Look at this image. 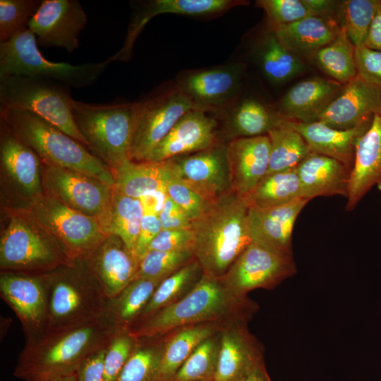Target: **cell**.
Instances as JSON below:
<instances>
[{
  "instance_id": "cell-1",
  "label": "cell",
  "mask_w": 381,
  "mask_h": 381,
  "mask_svg": "<svg viewBox=\"0 0 381 381\" xmlns=\"http://www.w3.org/2000/svg\"><path fill=\"white\" fill-rule=\"evenodd\" d=\"M258 304L233 291L222 277L203 274L182 298L158 310L128 329L137 339L161 337L185 326L206 322L224 325L248 322Z\"/></svg>"
},
{
  "instance_id": "cell-2",
  "label": "cell",
  "mask_w": 381,
  "mask_h": 381,
  "mask_svg": "<svg viewBox=\"0 0 381 381\" xmlns=\"http://www.w3.org/2000/svg\"><path fill=\"white\" fill-rule=\"evenodd\" d=\"M116 331L101 318L73 328L48 331L25 342L13 375L24 381H49L75 373L89 354L108 344Z\"/></svg>"
},
{
  "instance_id": "cell-3",
  "label": "cell",
  "mask_w": 381,
  "mask_h": 381,
  "mask_svg": "<svg viewBox=\"0 0 381 381\" xmlns=\"http://www.w3.org/2000/svg\"><path fill=\"white\" fill-rule=\"evenodd\" d=\"M248 205L231 190L214 200L192 222L194 256L204 274L222 277L252 243Z\"/></svg>"
},
{
  "instance_id": "cell-4",
  "label": "cell",
  "mask_w": 381,
  "mask_h": 381,
  "mask_svg": "<svg viewBox=\"0 0 381 381\" xmlns=\"http://www.w3.org/2000/svg\"><path fill=\"white\" fill-rule=\"evenodd\" d=\"M40 276L47 298V332L73 328L100 318L107 297L87 258L71 260Z\"/></svg>"
},
{
  "instance_id": "cell-5",
  "label": "cell",
  "mask_w": 381,
  "mask_h": 381,
  "mask_svg": "<svg viewBox=\"0 0 381 381\" xmlns=\"http://www.w3.org/2000/svg\"><path fill=\"white\" fill-rule=\"evenodd\" d=\"M0 116L44 163L90 175L113 187L112 171L83 145L54 125L24 110L0 108Z\"/></svg>"
},
{
  "instance_id": "cell-6",
  "label": "cell",
  "mask_w": 381,
  "mask_h": 381,
  "mask_svg": "<svg viewBox=\"0 0 381 381\" xmlns=\"http://www.w3.org/2000/svg\"><path fill=\"white\" fill-rule=\"evenodd\" d=\"M73 115L87 146L112 172L131 159L132 102L94 104L74 99Z\"/></svg>"
},
{
  "instance_id": "cell-7",
  "label": "cell",
  "mask_w": 381,
  "mask_h": 381,
  "mask_svg": "<svg viewBox=\"0 0 381 381\" xmlns=\"http://www.w3.org/2000/svg\"><path fill=\"white\" fill-rule=\"evenodd\" d=\"M69 87L44 78L0 77V108L30 111L83 145L87 143L75 123Z\"/></svg>"
},
{
  "instance_id": "cell-8",
  "label": "cell",
  "mask_w": 381,
  "mask_h": 381,
  "mask_svg": "<svg viewBox=\"0 0 381 381\" xmlns=\"http://www.w3.org/2000/svg\"><path fill=\"white\" fill-rule=\"evenodd\" d=\"M108 64L107 60L80 65L49 61L40 52L35 36L29 29L0 42V77L44 78L69 88H83L96 83Z\"/></svg>"
},
{
  "instance_id": "cell-9",
  "label": "cell",
  "mask_w": 381,
  "mask_h": 381,
  "mask_svg": "<svg viewBox=\"0 0 381 381\" xmlns=\"http://www.w3.org/2000/svg\"><path fill=\"white\" fill-rule=\"evenodd\" d=\"M30 220L50 236L71 260L87 258L108 237L97 219L47 193L35 197Z\"/></svg>"
},
{
  "instance_id": "cell-10",
  "label": "cell",
  "mask_w": 381,
  "mask_h": 381,
  "mask_svg": "<svg viewBox=\"0 0 381 381\" xmlns=\"http://www.w3.org/2000/svg\"><path fill=\"white\" fill-rule=\"evenodd\" d=\"M31 224L11 219L0 239L1 271L42 275L71 261L56 241Z\"/></svg>"
},
{
  "instance_id": "cell-11",
  "label": "cell",
  "mask_w": 381,
  "mask_h": 381,
  "mask_svg": "<svg viewBox=\"0 0 381 381\" xmlns=\"http://www.w3.org/2000/svg\"><path fill=\"white\" fill-rule=\"evenodd\" d=\"M132 104L133 133L131 160L135 162L146 161L178 120L187 111L197 108L176 84L173 87H158Z\"/></svg>"
},
{
  "instance_id": "cell-12",
  "label": "cell",
  "mask_w": 381,
  "mask_h": 381,
  "mask_svg": "<svg viewBox=\"0 0 381 381\" xmlns=\"http://www.w3.org/2000/svg\"><path fill=\"white\" fill-rule=\"evenodd\" d=\"M42 172L43 186L48 194L97 219L108 234L111 187L90 175L45 163Z\"/></svg>"
},
{
  "instance_id": "cell-13",
  "label": "cell",
  "mask_w": 381,
  "mask_h": 381,
  "mask_svg": "<svg viewBox=\"0 0 381 381\" xmlns=\"http://www.w3.org/2000/svg\"><path fill=\"white\" fill-rule=\"evenodd\" d=\"M296 272L294 257L252 242L222 278L236 294L247 296L256 289H272Z\"/></svg>"
},
{
  "instance_id": "cell-14",
  "label": "cell",
  "mask_w": 381,
  "mask_h": 381,
  "mask_svg": "<svg viewBox=\"0 0 381 381\" xmlns=\"http://www.w3.org/2000/svg\"><path fill=\"white\" fill-rule=\"evenodd\" d=\"M245 66L232 63L179 74L175 83L195 106L219 113L238 99Z\"/></svg>"
},
{
  "instance_id": "cell-15",
  "label": "cell",
  "mask_w": 381,
  "mask_h": 381,
  "mask_svg": "<svg viewBox=\"0 0 381 381\" xmlns=\"http://www.w3.org/2000/svg\"><path fill=\"white\" fill-rule=\"evenodd\" d=\"M0 295L20 320L25 342L47 332V298L40 275L1 271Z\"/></svg>"
},
{
  "instance_id": "cell-16",
  "label": "cell",
  "mask_w": 381,
  "mask_h": 381,
  "mask_svg": "<svg viewBox=\"0 0 381 381\" xmlns=\"http://www.w3.org/2000/svg\"><path fill=\"white\" fill-rule=\"evenodd\" d=\"M87 22V14L78 0H42L28 29L40 46L71 53L79 47V35Z\"/></svg>"
},
{
  "instance_id": "cell-17",
  "label": "cell",
  "mask_w": 381,
  "mask_h": 381,
  "mask_svg": "<svg viewBox=\"0 0 381 381\" xmlns=\"http://www.w3.org/2000/svg\"><path fill=\"white\" fill-rule=\"evenodd\" d=\"M172 170L203 195L214 200L231 190L227 143L166 160Z\"/></svg>"
},
{
  "instance_id": "cell-18",
  "label": "cell",
  "mask_w": 381,
  "mask_h": 381,
  "mask_svg": "<svg viewBox=\"0 0 381 381\" xmlns=\"http://www.w3.org/2000/svg\"><path fill=\"white\" fill-rule=\"evenodd\" d=\"M210 111L195 108L184 114L146 161L162 162L207 149L219 140V121Z\"/></svg>"
},
{
  "instance_id": "cell-19",
  "label": "cell",
  "mask_w": 381,
  "mask_h": 381,
  "mask_svg": "<svg viewBox=\"0 0 381 381\" xmlns=\"http://www.w3.org/2000/svg\"><path fill=\"white\" fill-rule=\"evenodd\" d=\"M248 4L243 0H152L143 1L135 9L130 22L122 47L109 58V61H128L133 56L136 38L146 23L153 17L163 13L188 16H213L231 8Z\"/></svg>"
},
{
  "instance_id": "cell-20",
  "label": "cell",
  "mask_w": 381,
  "mask_h": 381,
  "mask_svg": "<svg viewBox=\"0 0 381 381\" xmlns=\"http://www.w3.org/2000/svg\"><path fill=\"white\" fill-rule=\"evenodd\" d=\"M381 112V87L357 75L320 116L318 121L338 130H349L372 120Z\"/></svg>"
},
{
  "instance_id": "cell-21",
  "label": "cell",
  "mask_w": 381,
  "mask_h": 381,
  "mask_svg": "<svg viewBox=\"0 0 381 381\" xmlns=\"http://www.w3.org/2000/svg\"><path fill=\"white\" fill-rule=\"evenodd\" d=\"M309 201L300 198L276 207L248 206V225L252 242L277 253L294 257V226L298 214Z\"/></svg>"
},
{
  "instance_id": "cell-22",
  "label": "cell",
  "mask_w": 381,
  "mask_h": 381,
  "mask_svg": "<svg viewBox=\"0 0 381 381\" xmlns=\"http://www.w3.org/2000/svg\"><path fill=\"white\" fill-rule=\"evenodd\" d=\"M248 322H232L221 330L213 381H242L254 367L264 361L263 348L250 332Z\"/></svg>"
},
{
  "instance_id": "cell-23",
  "label": "cell",
  "mask_w": 381,
  "mask_h": 381,
  "mask_svg": "<svg viewBox=\"0 0 381 381\" xmlns=\"http://www.w3.org/2000/svg\"><path fill=\"white\" fill-rule=\"evenodd\" d=\"M270 157L267 135L239 138L227 143L231 189L247 196L266 176Z\"/></svg>"
},
{
  "instance_id": "cell-24",
  "label": "cell",
  "mask_w": 381,
  "mask_h": 381,
  "mask_svg": "<svg viewBox=\"0 0 381 381\" xmlns=\"http://www.w3.org/2000/svg\"><path fill=\"white\" fill-rule=\"evenodd\" d=\"M344 85L330 78L313 76L292 86L274 109L284 119L302 123L318 121L342 90Z\"/></svg>"
},
{
  "instance_id": "cell-25",
  "label": "cell",
  "mask_w": 381,
  "mask_h": 381,
  "mask_svg": "<svg viewBox=\"0 0 381 381\" xmlns=\"http://www.w3.org/2000/svg\"><path fill=\"white\" fill-rule=\"evenodd\" d=\"M87 260L107 298L136 278L139 260L116 235L108 236Z\"/></svg>"
},
{
  "instance_id": "cell-26",
  "label": "cell",
  "mask_w": 381,
  "mask_h": 381,
  "mask_svg": "<svg viewBox=\"0 0 381 381\" xmlns=\"http://www.w3.org/2000/svg\"><path fill=\"white\" fill-rule=\"evenodd\" d=\"M381 176V112L359 138L351 171L346 210L351 211Z\"/></svg>"
},
{
  "instance_id": "cell-27",
  "label": "cell",
  "mask_w": 381,
  "mask_h": 381,
  "mask_svg": "<svg viewBox=\"0 0 381 381\" xmlns=\"http://www.w3.org/2000/svg\"><path fill=\"white\" fill-rule=\"evenodd\" d=\"M219 113L222 118L219 138L226 143L239 138L267 135L286 120L274 108L254 98L238 99Z\"/></svg>"
},
{
  "instance_id": "cell-28",
  "label": "cell",
  "mask_w": 381,
  "mask_h": 381,
  "mask_svg": "<svg viewBox=\"0 0 381 381\" xmlns=\"http://www.w3.org/2000/svg\"><path fill=\"white\" fill-rule=\"evenodd\" d=\"M371 121L349 130H338L320 121L302 123L288 121V125L303 138L311 152L335 159L352 169L358 140L367 131Z\"/></svg>"
},
{
  "instance_id": "cell-29",
  "label": "cell",
  "mask_w": 381,
  "mask_h": 381,
  "mask_svg": "<svg viewBox=\"0 0 381 381\" xmlns=\"http://www.w3.org/2000/svg\"><path fill=\"white\" fill-rule=\"evenodd\" d=\"M303 197L348 196L351 169L332 157L311 152L296 168Z\"/></svg>"
},
{
  "instance_id": "cell-30",
  "label": "cell",
  "mask_w": 381,
  "mask_h": 381,
  "mask_svg": "<svg viewBox=\"0 0 381 381\" xmlns=\"http://www.w3.org/2000/svg\"><path fill=\"white\" fill-rule=\"evenodd\" d=\"M270 30L286 48L304 61L329 44L341 31L336 20L327 16H310Z\"/></svg>"
},
{
  "instance_id": "cell-31",
  "label": "cell",
  "mask_w": 381,
  "mask_h": 381,
  "mask_svg": "<svg viewBox=\"0 0 381 381\" xmlns=\"http://www.w3.org/2000/svg\"><path fill=\"white\" fill-rule=\"evenodd\" d=\"M1 161L13 180L26 193L37 197L41 193V161L37 154L21 141L1 119Z\"/></svg>"
},
{
  "instance_id": "cell-32",
  "label": "cell",
  "mask_w": 381,
  "mask_h": 381,
  "mask_svg": "<svg viewBox=\"0 0 381 381\" xmlns=\"http://www.w3.org/2000/svg\"><path fill=\"white\" fill-rule=\"evenodd\" d=\"M162 280L135 278L119 294L107 298L100 318L115 330L129 328L138 320Z\"/></svg>"
},
{
  "instance_id": "cell-33",
  "label": "cell",
  "mask_w": 381,
  "mask_h": 381,
  "mask_svg": "<svg viewBox=\"0 0 381 381\" xmlns=\"http://www.w3.org/2000/svg\"><path fill=\"white\" fill-rule=\"evenodd\" d=\"M225 326L216 322L192 325L164 336L159 369L161 381H170L197 346Z\"/></svg>"
},
{
  "instance_id": "cell-34",
  "label": "cell",
  "mask_w": 381,
  "mask_h": 381,
  "mask_svg": "<svg viewBox=\"0 0 381 381\" xmlns=\"http://www.w3.org/2000/svg\"><path fill=\"white\" fill-rule=\"evenodd\" d=\"M255 54L262 73L274 84H283L308 69L305 61L286 48L270 29L258 41Z\"/></svg>"
},
{
  "instance_id": "cell-35",
  "label": "cell",
  "mask_w": 381,
  "mask_h": 381,
  "mask_svg": "<svg viewBox=\"0 0 381 381\" xmlns=\"http://www.w3.org/2000/svg\"><path fill=\"white\" fill-rule=\"evenodd\" d=\"M112 174L114 190L129 197L139 198L147 192L165 189L168 165L166 161L153 162L129 159Z\"/></svg>"
},
{
  "instance_id": "cell-36",
  "label": "cell",
  "mask_w": 381,
  "mask_h": 381,
  "mask_svg": "<svg viewBox=\"0 0 381 381\" xmlns=\"http://www.w3.org/2000/svg\"><path fill=\"white\" fill-rule=\"evenodd\" d=\"M355 49L341 30L333 41L316 52L308 61L330 79L345 85L358 75Z\"/></svg>"
},
{
  "instance_id": "cell-37",
  "label": "cell",
  "mask_w": 381,
  "mask_h": 381,
  "mask_svg": "<svg viewBox=\"0 0 381 381\" xmlns=\"http://www.w3.org/2000/svg\"><path fill=\"white\" fill-rule=\"evenodd\" d=\"M303 198L296 169L267 174L245 198L248 206L271 207Z\"/></svg>"
},
{
  "instance_id": "cell-38",
  "label": "cell",
  "mask_w": 381,
  "mask_h": 381,
  "mask_svg": "<svg viewBox=\"0 0 381 381\" xmlns=\"http://www.w3.org/2000/svg\"><path fill=\"white\" fill-rule=\"evenodd\" d=\"M267 136L270 157L267 174L296 169L311 153L303 138L288 125L287 120L269 131Z\"/></svg>"
},
{
  "instance_id": "cell-39",
  "label": "cell",
  "mask_w": 381,
  "mask_h": 381,
  "mask_svg": "<svg viewBox=\"0 0 381 381\" xmlns=\"http://www.w3.org/2000/svg\"><path fill=\"white\" fill-rule=\"evenodd\" d=\"M203 274L199 262L194 259L164 279L136 322L182 298L196 285Z\"/></svg>"
},
{
  "instance_id": "cell-40",
  "label": "cell",
  "mask_w": 381,
  "mask_h": 381,
  "mask_svg": "<svg viewBox=\"0 0 381 381\" xmlns=\"http://www.w3.org/2000/svg\"><path fill=\"white\" fill-rule=\"evenodd\" d=\"M164 337L139 338L116 381H161Z\"/></svg>"
},
{
  "instance_id": "cell-41",
  "label": "cell",
  "mask_w": 381,
  "mask_h": 381,
  "mask_svg": "<svg viewBox=\"0 0 381 381\" xmlns=\"http://www.w3.org/2000/svg\"><path fill=\"white\" fill-rule=\"evenodd\" d=\"M143 214V207L138 198L129 197L112 188L108 234L119 237L133 254Z\"/></svg>"
},
{
  "instance_id": "cell-42",
  "label": "cell",
  "mask_w": 381,
  "mask_h": 381,
  "mask_svg": "<svg viewBox=\"0 0 381 381\" xmlns=\"http://www.w3.org/2000/svg\"><path fill=\"white\" fill-rule=\"evenodd\" d=\"M379 0L337 1L334 18L356 47L365 45Z\"/></svg>"
},
{
  "instance_id": "cell-43",
  "label": "cell",
  "mask_w": 381,
  "mask_h": 381,
  "mask_svg": "<svg viewBox=\"0 0 381 381\" xmlns=\"http://www.w3.org/2000/svg\"><path fill=\"white\" fill-rule=\"evenodd\" d=\"M221 331L200 343L170 381L213 380L219 354Z\"/></svg>"
},
{
  "instance_id": "cell-44",
  "label": "cell",
  "mask_w": 381,
  "mask_h": 381,
  "mask_svg": "<svg viewBox=\"0 0 381 381\" xmlns=\"http://www.w3.org/2000/svg\"><path fill=\"white\" fill-rule=\"evenodd\" d=\"M194 259L193 249L148 250L139 261L136 278L164 279Z\"/></svg>"
},
{
  "instance_id": "cell-45",
  "label": "cell",
  "mask_w": 381,
  "mask_h": 381,
  "mask_svg": "<svg viewBox=\"0 0 381 381\" xmlns=\"http://www.w3.org/2000/svg\"><path fill=\"white\" fill-rule=\"evenodd\" d=\"M41 0H0V42H5L28 29Z\"/></svg>"
},
{
  "instance_id": "cell-46",
  "label": "cell",
  "mask_w": 381,
  "mask_h": 381,
  "mask_svg": "<svg viewBox=\"0 0 381 381\" xmlns=\"http://www.w3.org/2000/svg\"><path fill=\"white\" fill-rule=\"evenodd\" d=\"M167 162V161H166ZM165 190L167 196L178 205L193 222L201 217L213 200H210L182 179L169 163Z\"/></svg>"
},
{
  "instance_id": "cell-47",
  "label": "cell",
  "mask_w": 381,
  "mask_h": 381,
  "mask_svg": "<svg viewBox=\"0 0 381 381\" xmlns=\"http://www.w3.org/2000/svg\"><path fill=\"white\" fill-rule=\"evenodd\" d=\"M138 339L128 328L117 329L109 340L104 356V381H116L133 353Z\"/></svg>"
},
{
  "instance_id": "cell-48",
  "label": "cell",
  "mask_w": 381,
  "mask_h": 381,
  "mask_svg": "<svg viewBox=\"0 0 381 381\" xmlns=\"http://www.w3.org/2000/svg\"><path fill=\"white\" fill-rule=\"evenodd\" d=\"M255 5L265 12L268 29L317 16L304 0H258Z\"/></svg>"
},
{
  "instance_id": "cell-49",
  "label": "cell",
  "mask_w": 381,
  "mask_h": 381,
  "mask_svg": "<svg viewBox=\"0 0 381 381\" xmlns=\"http://www.w3.org/2000/svg\"><path fill=\"white\" fill-rule=\"evenodd\" d=\"M194 231L192 228L162 229L148 247V250L175 251L193 249Z\"/></svg>"
},
{
  "instance_id": "cell-50",
  "label": "cell",
  "mask_w": 381,
  "mask_h": 381,
  "mask_svg": "<svg viewBox=\"0 0 381 381\" xmlns=\"http://www.w3.org/2000/svg\"><path fill=\"white\" fill-rule=\"evenodd\" d=\"M357 74L366 82L381 87V51L365 46L355 49Z\"/></svg>"
},
{
  "instance_id": "cell-51",
  "label": "cell",
  "mask_w": 381,
  "mask_h": 381,
  "mask_svg": "<svg viewBox=\"0 0 381 381\" xmlns=\"http://www.w3.org/2000/svg\"><path fill=\"white\" fill-rule=\"evenodd\" d=\"M103 346L89 354L79 365L76 372L77 381H104V356Z\"/></svg>"
},
{
  "instance_id": "cell-52",
  "label": "cell",
  "mask_w": 381,
  "mask_h": 381,
  "mask_svg": "<svg viewBox=\"0 0 381 381\" xmlns=\"http://www.w3.org/2000/svg\"><path fill=\"white\" fill-rule=\"evenodd\" d=\"M162 229L159 216L143 214L134 250V255L139 261L147 251L149 246Z\"/></svg>"
},
{
  "instance_id": "cell-53",
  "label": "cell",
  "mask_w": 381,
  "mask_h": 381,
  "mask_svg": "<svg viewBox=\"0 0 381 381\" xmlns=\"http://www.w3.org/2000/svg\"><path fill=\"white\" fill-rule=\"evenodd\" d=\"M159 218L163 229L192 228V222L187 214L168 196Z\"/></svg>"
},
{
  "instance_id": "cell-54",
  "label": "cell",
  "mask_w": 381,
  "mask_h": 381,
  "mask_svg": "<svg viewBox=\"0 0 381 381\" xmlns=\"http://www.w3.org/2000/svg\"><path fill=\"white\" fill-rule=\"evenodd\" d=\"M167 198L166 190L159 189L147 192L138 199L143 207L144 214L159 216Z\"/></svg>"
},
{
  "instance_id": "cell-55",
  "label": "cell",
  "mask_w": 381,
  "mask_h": 381,
  "mask_svg": "<svg viewBox=\"0 0 381 381\" xmlns=\"http://www.w3.org/2000/svg\"><path fill=\"white\" fill-rule=\"evenodd\" d=\"M364 46L371 49L381 51V0H379Z\"/></svg>"
},
{
  "instance_id": "cell-56",
  "label": "cell",
  "mask_w": 381,
  "mask_h": 381,
  "mask_svg": "<svg viewBox=\"0 0 381 381\" xmlns=\"http://www.w3.org/2000/svg\"><path fill=\"white\" fill-rule=\"evenodd\" d=\"M242 381H272L262 361L254 367Z\"/></svg>"
},
{
  "instance_id": "cell-57",
  "label": "cell",
  "mask_w": 381,
  "mask_h": 381,
  "mask_svg": "<svg viewBox=\"0 0 381 381\" xmlns=\"http://www.w3.org/2000/svg\"><path fill=\"white\" fill-rule=\"evenodd\" d=\"M49 381H77V380H76V375L75 373H72L69 375L60 376V377L54 378L52 380H50Z\"/></svg>"
},
{
  "instance_id": "cell-58",
  "label": "cell",
  "mask_w": 381,
  "mask_h": 381,
  "mask_svg": "<svg viewBox=\"0 0 381 381\" xmlns=\"http://www.w3.org/2000/svg\"><path fill=\"white\" fill-rule=\"evenodd\" d=\"M376 184H377V186H378L380 190L381 191V176L379 179V180L377 181Z\"/></svg>"
},
{
  "instance_id": "cell-59",
  "label": "cell",
  "mask_w": 381,
  "mask_h": 381,
  "mask_svg": "<svg viewBox=\"0 0 381 381\" xmlns=\"http://www.w3.org/2000/svg\"><path fill=\"white\" fill-rule=\"evenodd\" d=\"M210 381H213V380H210Z\"/></svg>"
}]
</instances>
